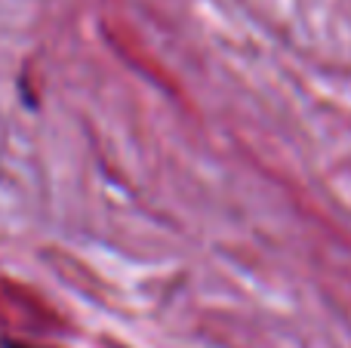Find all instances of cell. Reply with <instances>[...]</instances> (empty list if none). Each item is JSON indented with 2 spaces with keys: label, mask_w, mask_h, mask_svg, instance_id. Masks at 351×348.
Wrapping results in <instances>:
<instances>
[{
  "label": "cell",
  "mask_w": 351,
  "mask_h": 348,
  "mask_svg": "<svg viewBox=\"0 0 351 348\" xmlns=\"http://www.w3.org/2000/svg\"><path fill=\"white\" fill-rule=\"evenodd\" d=\"M6 348H43V345H28V343H6Z\"/></svg>",
  "instance_id": "obj_1"
}]
</instances>
